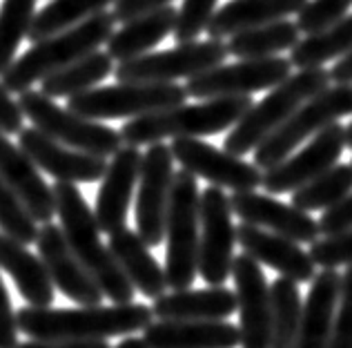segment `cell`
I'll list each match as a JSON object with an SVG mask.
<instances>
[{
  "mask_svg": "<svg viewBox=\"0 0 352 348\" xmlns=\"http://www.w3.org/2000/svg\"><path fill=\"white\" fill-rule=\"evenodd\" d=\"M352 192V166L337 163V166L321 172L305 186L292 192V206L303 213H317L328 210Z\"/></svg>",
  "mask_w": 352,
  "mask_h": 348,
  "instance_id": "cell-35",
  "label": "cell"
},
{
  "mask_svg": "<svg viewBox=\"0 0 352 348\" xmlns=\"http://www.w3.org/2000/svg\"><path fill=\"white\" fill-rule=\"evenodd\" d=\"M18 322L12 308V299L5 288V281L0 277V348H16L18 346Z\"/></svg>",
  "mask_w": 352,
  "mask_h": 348,
  "instance_id": "cell-43",
  "label": "cell"
},
{
  "mask_svg": "<svg viewBox=\"0 0 352 348\" xmlns=\"http://www.w3.org/2000/svg\"><path fill=\"white\" fill-rule=\"evenodd\" d=\"M143 340L147 348H236L241 331L228 319H156L143 331Z\"/></svg>",
  "mask_w": 352,
  "mask_h": 348,
  "instance_id": "cell-23",
  "label": "cell"
},
{
  "mask_svg": "<svg viewBox=\"0 0 352 348\" xmlns=\"http://www.w3.org/2000/svg\"><path fill=\"white\" fill-rule=\"evenodd\" d=\"M230 206H232V215H236L243 224L283 235L296 243H312L321 235L319 221H314L310 213H303L270 195H258L254 190L234 192L230 197Z\"/></svg>",
  "mask_w": 352,
  "mask_h": 348,
  "instance_id": "cell-19",
  "label": "cell"
},
{
  "mask_svg": "<svg viewBox=\"0 0 352 348\" xmlns=\"http://www.w3.org/2000/svg\"><path fill=\"white\" fill-rule=\"evenodd\" d=\"M346 148V127L339 123L328 125L326 130L314 134V139L292 157L276 163L263 172L261 186L267 195H285L305 186L321 172L337 166Z\"/></svg>",
  "mask_w": 352,
  "mask_h": 348,
  "instance_id": "cell-15",
  "label": "cell"
},
{
  "mask_svg": "<svg viewBox=\"0 0 352 348\" xmlns=\"http://www.w3.org/2000/svg\"><path fill=\"white\" fill-rule=\"evenodd\" d=\"M344 230H352V192L341 199L339 204L323 210V215L319 219V232L323 237H330Z\"/></svg>",
  "mask_w": 352,
  "mask_h": 348,
  "instance_id": "cell-42",
  "label": "cell"
},
{
  "mask_svg": "<svg viewBox=\"0 0 352 348\" xmlns=\"http://www.w3.org/2000/svg\"><path fill=\"white\" fill-rule=\"evenodd\" d=\"M114 14L105 9V12L78 23L76 27H69V30L34 43V47L27 50L23 56H18L14 65L0 76L3 85L16 94L32 89L34 83L54 74L56 69L96 52L114 34Z\"/></svg>",
  "mask_w": 352,
  "mask_h": 348,
  "instance_id": "cell-4",
  "label": "cell"
},
{
  "mask_svg": "<svg viewBox=\"0 0 352 348\" xmlns=\"http://www.w3.org/2000/svg\"><path fill=\"white\" fill-rule=\"evenodd\" d=\"M272 301V348H294L301 326V292L299 283L279 277L270 283Z\"/></svg>",
  "mask_w": 352,
  "mask_h": 348,
  "instance_id": "cell-34",
  "label": "cell"
},
{
  "mask_svg": "<svg viewBox=\"0 0 352 348\" xmlns=\"http://www.w3.org/2000/svg\"><path fill=\"white\" fill-rule=\"evenodd\" d=\"M348 52H352V16H344L341 21L317 34L303 36L292 47L290 61L292 67L308 69L346 56Z\"/></svg>",
  "mask_w": 352,
  "mask_h": 348,
  "instance_id": "cell-32",
  "label": "cell"
},
{
  "mask_svg": "<svg viewBox=\"0 0 352 348\" xmlns=\"http://www.w3.org/2000/svg\"><path fill=\"white\" fill-rule=\"evenodd\" d=\"M330 85V72L323 67L299 69L296 74L270 89L263 100H258L236 121V125L228 132L223 148L228 152L243 157L256 150L267 136L274 134L288 118L299 109L305 100L319 94Z\"/></svg>",
  "mask_w": 352,
  "mask_h": 348,
  "instance_id": "cell-5",
  "label": "cell"
},
{
  "mask_svg": "<svg viewBox=\"0 0 352 348\" xmlns=\"http://www.w3.org/2000/svg\"><path fill=\"white\" fill-rule=\"evenodd\" d=\"M228 56V43L219 39L179 43L172 50L120 61L114 76L118 83H174L176 78H192L217 67Z\"/></svg>",
  "mask_w": 352,
  "mask_h": 348,
  "instance_id": "cell-10",
  "label": "cell"
},
{
  "mask_svg": "<svg viewBox=\"0 0 352 348\" xmlns=\"http://www.w3.org/2000/svg\"><path fill=\"white\" fill-rule=\"evenodd\" d=\"M34 14L36 0H3L0 5V76L14 65Z\"/></svg>",
  "mask_w": 352,
  "mask_h": 348,
  "instance_id": "cell-36",
  "label": "cell"
},
{
  "mask_svg": "<svg viewBox=\"0 0 352 348\" xmlns=\"http://www.w3.org/2000/svg\"><path fill=\"white\" fill-rule=\"evenodd\" d=\"M328 348H352V265L341 274V292Z\"/></svg>",
  "mask_w": 352,
  "mask_h": 348,
  "instance_id": "cell-41",
  "label": "cell"
},
{
  "mask_svg": "<svg viewBox=\"0 0 352 348\" xmlns=\"http://www.w3.org/2000/svg\"><path fill=\"white\" fill-rule=\"evenodd\" d=\"M54 199H56V215L72 252L85 265L87 272L114 304H127L134 299V286L125 277L116 263L109 246L100 241V228L96 224L94 210L87 206L76 183H54Z\"/></svg>",
  "mask_w": 352,
  "mask_h": 348,
  "instance_id": "cell-2",
  "label": "cell"
},
{
  "mask_svg": "<svg viewBox=\"0 0 352 348\" xmlns=\"http://www.w3.org/2000/svg\"><path fill=\"white\" fill-rule=\"evenodd\" d=\"M292 74V61L283 56L243 58L232 65H217L188 78L185 91L192 98L252 96L254 91L272 89Z\"/></svg>",
  "mask_w": 352,
  "mask_h": 348,
  "instance_id": "cell-12",
  "label": "cell"
},
{
  "mask_svg": "<svg viewBox=\"0 0 352 348\" xmlns=\"http://www.w3.org/2000/svg\"><path fill=\"white\" fill-rule=\"evenodd\" d=\"M143 154L138 152L136 145H123L116 154H112V161L107 163V170L100 183L94 217L100 228V232L112 235L127 224L129 204H132L134 188L141 174Z\"/></svg>",
  "mask_w": 352,
  "mask_h": 348,
  "instance_id": "cell-20",
  "label": "cell"
},
{
  "mask_svg": "<svg viewBox=\"0 0 352 348\" xmlns=\"http://www.w3.org/2000/svg\"><path fill=\"white\" fill-rule=\"evenodd\" d=\"M346 145L352 150V121L346 125Z\"/></svg>",
  "mask_w": 352,
  "mask_h": 348,
  "instance_id": "cell-49",
  "label": "cell"
},
{
  "mask_svg": "<svg viewBox=\"0 0 352 348\" xmlns=\"http://www.w3.org/2000/svg\"><path fill=\"white\" fill-rule=\"evenodd\" d=\"M18 105H21L25 118L34 123V127H38L41 132L67 148L96 154L103 159L112 157L123 148V136L114 127L72 112L67 105L60 107L41 89H27L18 94Z\"/></svg>",
  "mask_w": 352,
  "mask_h": 348,
  "instance_id": "cell-7",
  "label": "cell"
},
{
  "mask_svg": "<svg viewBox=\"0 0 352 348\" xmlns=\"http://www.w3.org/2000/svg\"><path fill=\"white\" fill-rule=\"evenodd\" d=\"M16 348H112L107 340H30Z\"/></svg>",
  "mask_w": 352,
  "mask_h": 348,
  "instance_id": "cell-46",
  "label": "cell"
},
{
  "mask_svg": "<svg viewBox=\"0 0 352 348\" xmlns=\"http://www.w3.org/2000/svg\"><path fill=\"white\" fill-rule=\"evenodd\" d=\"M172 0H116L112 14L116 18V23H127L132 18L152 12V9H159L170 5Z\"/></svg>",
  "mask_w": 352,
  "mask_h": 348,
  "instance_id": "cell-45",
  "label": "cell"
},
{
  "mask_svg": "<svg viewBox=\"0 0 352 348\" xmlns=\"http://www.w3.org/2000/svg\"><path fill=\"white\" fill-rule=\"evenodd\" d=\"M201 235H199V274L208 286H223L232 274L236 226L232 206L223 188L210 186L201 192Z\"/></svg>",
  "mask_w": 352,
  "mask_h": 348,
  "instance_id": "cell-11",
  "label": "cell"
},
{
  "mask_svg": "<svg viewBox=\"0 0 352 348\" xmlns=\"http://www.w3.org/2000/svg\"><path fill=\"white\" fill-rule=\"evenodd\" d=\"M174 181V154L163 141L147 145L138 174L136 195V232L154 248L165 239V219H168L170 192Z\"/></svg>",
  "mask_w": 352,
  "mask_h": 348,
  "instance_id": "cell-13",
  "label": "cell"
},
{
  "mask_svg": "<svg viewBox=\"0 0 352 348\" xmlns=\"http://www.w3.org/2000/svg\"><path fill=\"white\" fill-rule=\"evenodd\" d=\"M152 313L156 319H192V322H217L236 313V292L226 286L203 290H172L154 299Z\"/></svg>",
  "mask_w": 352,
  "mask_h": 348,
  "instance_id": "cell-25",
  "label": "cell"
},
{
  "mask_svg": "<svg viewBox=\"0 0 352 348\" xmlns=\"http://www.w3.org/2000/svg\"><path fill=\"white\" fill-rule=\"evenodd\" d=\"M236 286L239 331L243 348H272V301L261 263L250 254H239L232 261Z\"/></svg>",
  "mask_w": 352,
  "mask_h": 348,
  "instance_id": "cell-14",
  "label": "cell"
},
{
  "mask_svg": "<svg viewBox=\"0 0 352 348\" xmlns=\"http://www.w3.org/2000/svg\"><path fill=\"white\" fill-rule=\"evenodd\" d=\"M0 230L25 246L36 243L41 230L38 221L25 208L21 197L3 179H0Z\"/></svg>",
  "mask_w": 352,
  "mask_h": 348,
  "instance_id": "cell-37",
  "label": "cell"
},
{
  "mask_svg": "<svg viewBox=\"0 0 352 348\" xmlns=\"http://www.w3.org/2000/svg\"><path fill=\"white\" fill-rule=\"evenodd\" d=\"M18 145L27 152L36 168L65 183H94L103 179L107 159L67 148L38 127H23L18 132Z\"/></svg>",
  "mask_w": 352,
  "mask_h": 348,
  "instance_id": "cell-18",
  "label": "cell"
},
{
  "mask_svg": "<svg viewBox=\"0 0 352 348\" xmlns=\"http://www.w3.org/2000/svg\"><path fill=\"white\" fill-rule=\"evenodd\" d=\"M308 0H230L217 9L214 18L208 25L210 39H230L243 30L299 14Z\"/></svg>",
  "mask_w": 352,
  "mask_h": 348,
  "instance_id": "cell-28",
  "label": "cell"
},
{
  "mask_svg": "<svg viewBox=\"0 0 352 348\" xmlns=\"http://www.w3.org/2000/svg\"><path fill=\"white\" fill-rule=\"evenodd\" d=\"M201 192L199 181L192 172H174L168 219H165V277L168 288H192L199 274V235H201Z\"/></svg>",
  "mask_w": 352,
  "mask_h": 348,
  "instance_id": "cell-6",
  "label": "cell"
},
{
  "mask_svg": "<svg viewBox=\"0 0 352 348\" xmlns=\"http://www.w3.org/2000/svg\"><path fill=\"white\" fill-rule=\"evenodd\" d=\"M116 0H50L38 14H34L27 39L32 43H38L47 36L76 27L87 18L105 12Z\"/></svg>",
  "mask_w": 352,
  "mask_h": 348,
  "instance_id": "cell-33",
  "label": "cell"
},
{
  "mask_svg": "<svg viewBox=\"0 0 352 348\" xmlns=\"http://www.w3.org/2000/svg\"><path fill=\"white\" fill-rule=\"evenodd\" d=\"M36 246H38V257L47 268L52 283L65 297L76 301L78 306H100L105 297L103 290L72 252L60 226L52 221L43 224Z\"/></svg>",
  "mask_w": 352,
  "mask_h": 348,
  "instance_id": "cell-17",
  "label": "cell"
},
{
  "mask_svg": "<svg viewBox=\"0 0 352 348\" xmlns=\"http://www.w3.org/2000/svg\"><path fill=\"white\" fill-rule=\"evenodd\" d=\"M341 292V274L337 268H321L314 274L308 297L303 301L299 340L294 348H328L335 326Z\"/></svg>",
  "mask_w": 352,
  "mask_h": 348,
  "instance_id": "cell-24",
  "label": "cell"
},
{
  "mask_svg": "<svg viewBox=\"0 0 352 348\" xmlns=\"http://www.w3.org/2000/svg\"><path fill=\"white\" fill-rule=\"evenodd\" d=\"M352 0H308L296 16V27L303 36L317 34L326 27L335 25L344 16H348Z\"/></svg>",
  "mask_w": 352,
  "mask_h": 348,
  "instance_id": "cell-39",
  "label": "cell"
},
{
  "mask_svg": "<svg viewBox=\"0 0 352 348\" xmlns=\"http://www.w3.org/2000/svg\"><path fill=\"white\" fill-rule=\"evenodd\" d=\"M188 91L176 83H116L91 87L67 98V107L80 116L107 121V118H136L185 103Z\"/></svg>",
  "mask_w": 352,
  "mask_h": 348,
  "instance_id": "cell-9",
  "label": "cell"
},
{
  "mask_svg": "<svg viewBox=\"0 0 352 348\" xmlns=\"http://www.w3.org/2000/svg\"><path fill=\"white\" fill-rule=\"evenodd\" d=\"M176 14L179 12L172 5H165L123 23V27L105 43L107 54L118 63L147 54L174 32Z\"/></svg>",
  "mask_w": 352,
  "mask_h": 348,
  "instance_id": "cell-29",
  "label": "cell"
},
{
  "mask_svg": "<svg viewBox=\"0 0 352 348\" xmlns=\"http://www.w3.org/2000/svg\"><path fill=\"white\" fill-rule=\"evenodd\" d=\"M170 148L174 161H179L183 170L210 181L217 188L245 192L261 186V168L243 161L228 150H219L201 139H174Z\"/></svg>",
  "mask_w": 352,
  "mask_h": 348,
  "instance_id": "cell-16",
  "label": "cell"
},
{
  "mask_svg": "<svg viewBox=\"0 0 352 348\" xmlns=\"http://www.w3.org/2000/svg\"><path fill=\"white\" fill-rule=\"evenodd\" d=\"M350 166H352V163H350Z\"/></svg>",
  "mask_w": 352,
  "mask_h": 348,
  "instance_id": "cell-50",
  "label": "cell"
},
{
  "mask_svg": "<svg viewBox=\"0 0 352 348\" xmlns=\"http://www.w3.org/2000/svg\"><path fill=\"white\" fill-rule=\"evenodd\" d=\"M109 74H114V58L107 52L96 50L87 54V56L56 69L54 74L45 76L41 80V91L47 94L50 98H60V96L69 98L74 94H80V91L98 85Z\"/></svg>",
  "mask_w": 352,
  "mask_h": 348,
  "instance_id": "cell-30",
  "label": "cell"
},
{
  "mask_svg": "<svg viewBox=\"0 0 352 348\" xmlns=\"http://www.w3.org/2000/svg\"><path fill=\"white\" fill-rule=\"evenodd\" d=\"M254 105L252 96H219L203 103L176 105L143 114L120 127L125 145H152L163 139H199L232 130L236 121Z\"/></svg>",
  "mask_w": 352,
  "mask_h": 348,
  "instance_id": "cell-3",
  "label": "cell"
},
{
  "mask_svg": "<svg viewBox=\"0 0 352 348\" xmlns=\"http://www.w3.org/2000/svg\"><path fill=\"white\" fill-rule=\"evenodd\" d=\"M330 72V80L337 85H352V52H348L346 56H341L335 67L328 69Z\"/></svg>",
  "mask_w": 352,
  "mask_h": 348,
  "instance_id": "cell-47",
  "label": "cell"
},
{
  "mask_svg": "<svg viewBox=\"0 0 352 348\" xmlns=\"http://www.w3.org/2000/svg\"><path fill=\"white\" fill-rule=\"evenodd\" d=\"M236 243H241L245 254L276 270L285 279L305 283L317 274V263L312 261L310 252H305L301 243L283 235L263 230L252 224H241L236 226Z\"/></svg>",
  "mask_w": 352,
  "mask_h": 348,
  "instance_id": "cell-21",
  "label": "cell"
},
{
  "mask_svg": "<svg viewBox=\"0 0 352 348\" xmlns=\"http://www.w3.org/2000/svg\"><path fill=\"white\" fill-rule=\"evenodd\" d=\"M217 3L219 0H183L172 32L174 41L176 43L199 41V36L203 32H208V25L217 14Z\"/></svg>",
  "mask_w": 352,
  "mask_h": 348,
  "instance_id": "cell-38",
  "label": "cell"
},
{
  "mask_svg": "<svg viewBox=\"0 0 352 348\" xmlns=\"http://www.w3.org/2000/svg\"><path fill=\"white\" fill-rule=\"evenodd\" d=\"M352 114V85H337L321 89L285 121L279 130L254 150V166L263 172L274 168L276 163L288 159L294 148L310 139V136L337 123L341 116Z\"/></svg>",
  "mask_w": 352,
  "mask_h": 348,
  "instance_id": "cell-8",
  "label": "cell"
},
{
  "mask_svg": "<svg viewBox=\"0 0 352 348\" xmlns=\"http://www.w3.org/2000/svg\"><path fill=\"white\" fill-rule=\"evenodd\" d=\"M114 348H147V344H145L143 337H134V335H129V337H125V340L120 342L118 346H114Z\"/></svg>",
  "mask_w": 352,
  "mask_h": 348,
  "instance_id": "cell-48",
  "label": "cell"
},
{
  "mask_svg": "<svg viewBox=\"0 0 352 348\" xmlns=\"http://www.w3.org/2000/svg\"><path fill=\"white\" fill-rule=\"evenodd\" d=\"M107 246L120 270L125 272V277L132 281V286L141 295L152 299L165 295V290H168L165 268H161L159 261L152 257L150 246L141 239V235L125 226L109 235Z\"/></svg>",
  "mask_w": 352,
  "mask_h": 348,
  "instance_id": "cell-26",
  "label": "cell"
},
{
  "mask_svg": "<svg viewBox=\"0 0 352 348\" xmlns=\"http://www.w3.org/2000/svg\"><path fill=\"white\" fill-rule=\"evenodd\" d=\"M0 268L12 274L18 292L30 306L47 308L54 301V283L41 257H36L27 246L0 230Z\"/></svg>",
  "mask_w": 352,
  "mask_h": 348,
  "instance_id": "cell-27",
  "label": "cell"
},
{
  "mask_svg": "<svg viewBox=\"0 0 352 348\" xmlns=\"http://www.w3.org/2000/svg\"><path fill=\"white\" fill-rule=\"evenodd\" d=\"M152 319V306L134 301L58 310L27 306L16 313L18 331L32 340H109L145 331Z\"/></svg>",
  "mask_w": 352,
  "mask_h": 348,
  "instance_id": "cell-1",
  "label": "cell"
},
{
  "mask_svg": "<svg viewBox=\"0 0 352 348\" xmlns=\"http://www.w3.org/2000/svg\"><path fill=\"white\" fill-rule=\"evenodd\" d=\"M0 179L12 188L38 224H50L56 215L54 190L41 177V170L27 152L0 130Z\"/></svg>",
  "mask_w": 352,
  "mask_h": 348,
  "instance_id": "cell-22",
  "label": "cell"
},
{
  "mask_svg": "<svg viewBox=\"0 0 352 348\" xmlns=\"http://www.w3.org/2000/svg\"><path fill=\"white\" fill-rule=\"evenodd\" d=\"M301 41V32L296 23L283 18L267 25H258L252 30H243L228 39L230 56L236 58H265L276 56L285 50H292Z\"/></svg>",
  "mask_w": 352,
  "mask_h": 348,
  "instance_id": "cell-31",
  "label": "cell"
},
{
  "mask_svg": "<svg viewBox=\"0 0 352 348\" xmlns=\"http://www.w3.org/2000/svg\"><path fill=\"white\" fill-rule=\"evenodd\" d=\"M23 118L25 114L18 100H14L12 91L0 83V130L5 134H18L23 130Z\"/></svg>",
  "mask_w": 352,
  "mask_h": 348,
  "instance_id": "cell-44",
  "label": "cell"
},
{
  "mask_svg": "<svg viewBox=\"0 0 352 348\" xmlns=\"http://www.w3.org/2000/svg\"><path fill=\"white\" fill-rule=\"evenodd\" d=\"M310 257L317 268H339L352 265V230L323 237L310 243Z\"/></svg>",
  "mask_w": 352,
  "mask_h": 348,
  "instance_id": "cell-40",
  "label": "cell"
}]
</instances>
